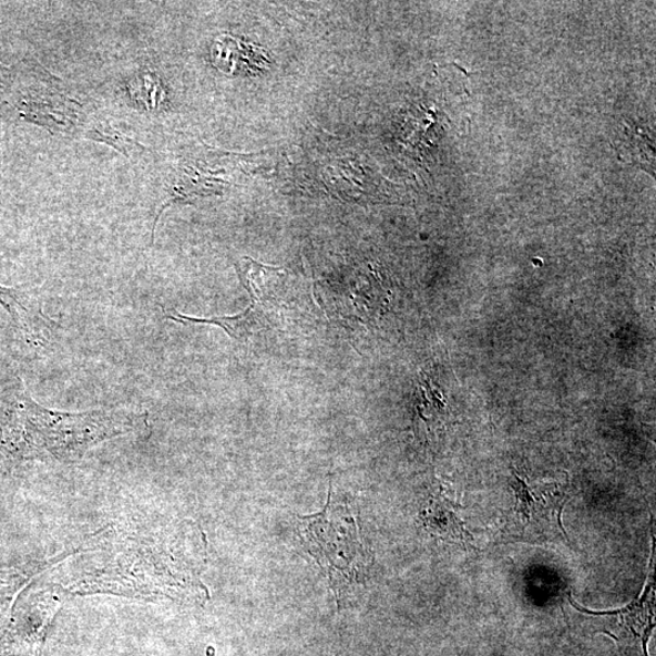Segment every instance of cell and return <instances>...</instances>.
I'll return each mask as SVG.
<instances>
[{
    "label": "cell",
    "mask_w": 656,
    "mask_h": 656,
    "mask_svg": "<svg viewBox=\"0 0 656 656\" xmlns=\"http://www.w3.org/2000/svg\"><path fill=\"white\" fill-rule=\"evenodd\" d=\"M146 420V413L124 409L49 410L20 387L0 408V448L14 460L71 462L104 441L142 429Z\"/></svg>",
    "instance_id": "6da1fadb"
},
{
    "label": "cell",
    "mask_w": 656,
    "mask_h": 656,
    "mask_svg": "<svg viewBox=\"0 0 656 656\" xmlns=\"http://www.w3.org/2000/svg\"><path fill=\"white\" fill-rule=\"evenodd\" d=\"M297 532L303 546L318 562L339 599L340 593L365 578L373 562L366 549L356 515L328 495L320 513L298 516Z\"/></svg>",
    "instance_id": "7a4b0ae2"
},
{
    "label": "cell",
    "mask_w": 656,
    "mask_h": 656,
    "mask_svg": "<svg viewBox=\"0 0 656 656\" xmlns=\"http://www.w3.org/2000/svg\"><path fill=\"white\" fill-rule=\"evenodd\" d=\"M515 501L504 522V537L532 545L570 542L563 525V511L572 499L570 485L532 482L514 473L511 483Z\"/></svg>",
    "instance_id": "3957f363"
},
{
    "label": "cell",
    "mask_w": 656,
    "mask_h": 656,
    "mask_svg": "<svg viewBox=\"0 0 656 656\" xmlns=\"http://www.w3.org/2000/svg\"><path fill=\"white\" fill-rule=\"evenodd\" d=\"M572 607L588 615L597 624V631L611 636L617 646L629 656H649L648 642L654 629L655 583L653 571L643 595L623 609L591 612L578 607L570 596Z\"/></svg>",
    "instance_id": "277c9868"
},
{
    "label": "cell",
    "mask_w": 656,
    "mask_h": 656,
    "mask_svg": "<svg viewBox=\"0 0 656 656\" xmlns=\"http://www.w3.org/2000/svg\"><path fill=\"white\" fill-rule=\"evenodd\" d=\"M422 516L429 533L433 536L463 549L473 546V537L464 526L458 504L452 502L443 491L435 492L429 499Z\"/></svg>",
    "instance_id": "5b68a950"
},
{
    "label": "cell",
    "mask_w": 656,
    "mask_h": 656,
    "mask_svg": "<svg viewBox=\"0 0 656 656\" xmlns=\"http://www.w3.org/2000/svg\"><path fill=\"white\" fill-rule=\"evenodd\" d=\"M164 317L167 319L180 322L183 325L191 324H204V325H216L228 334L237 342H245L254 332L255 328L258 327V306L252 303V306L234 317H213V318H194L187 317L176 310L164 311Z\"/></svg>",
    "instance_id": "8992f818"
},
{
    "label": "cell",
    "mask_w": 656,
    "mask_h": 656,
    "mask_svg": "<svg viewBox=\"0 0 656 656\" xmlns=\"http://www.w3.org/2000/svg\"><path fill=\"white\" fill-rule=\"evenodd\" d=\"M235 268L239 281L252 298V303L257 306L258 303L271 299L274 279H279L285 273L283 268L269 267V265L260 264L248 257L235 263Z\"/></svg>",
    "instance_id": "52a82bcc"
},
{
    "label": "cell",
    "mask_w": 656,
    "mask_h": 656,
    "mask_svg": "<svg viewBox=\"0 0 656 656\" xmlns=\"http://www.w3.org/2000/svg\"><path fill=\"white\" fill-rule=\"evenodd\" d=\"M86 136L119 148L125 156L133 155L136 153L135 150H143L142 145L110 129H96L88 133Z\"/></svg>",
    "instance_id": "ba28073f"
}]
</instances>
